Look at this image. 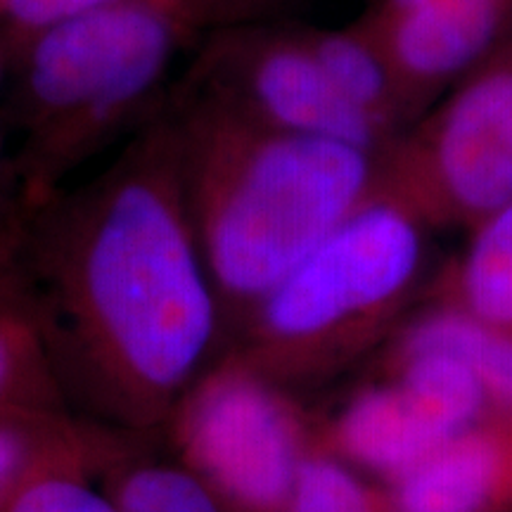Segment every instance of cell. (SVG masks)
Returning <instances> with one entry per match:
<instances>
[{
    "label": "cell",
    "mask_w": 512,
    "mask_h": 512,
    "mask_svg": "<svg viewBox=\"0 0 512 512\" xmlns=\"http://www.w3.org/2000/svg\"><path fill=\"white\" fill-rule=\"evenodd\" d=\"M102 470L88 460L50 467L24 489L10 512H119L98 482Z\"/></svg>",
    "instance_id": "ac0fdd59"
},
{
    "label": "cell",
    "mask_w": 512,
    "mask_h": 512,
    "mask_svg": "<svg viewBox=\"0 0 512 512\" xmlns=\"http://www.w3.org/2000/svg\"><path fill=\"white\" fill-rule=\"evenodd\" d=\"M17 275L69 408L159 437L228 344L166 98L110 166L31 211Z\"/></svg>",
    "instance_id": "6da1fadb"
},
{
    "label": "cell",
    "mask_w": 512,
    "mask_h": 512,
    "mask_svg": "<svg viewBox=\"0 0 512 512\" xmlns=\"http://www.w3.org/2000/svg\"><path fill=\"white\" fill-rule=\"evenodd\" d=\"M190 91L275 131L354 145L380 157L394 138L332 86L299 27L235 24L197 38Z\"/></svg>",
    "instance_id": "52a82bcc"
},
{
    "label": "cell",
    "mask_w": 512,
    "mask_h": 512,
    "mask_svg": "<svg viewBox=\"0 0 512 512\" xmlns=\"http://www.w3.org/2000/svg\"><path fill=\"white\" fill-rule=\"evenodd\" d=\"M34 207L19 183H0V268H15Z\"/></svg>",
    "instance_id": "44dd1931"
},
{
    "label": "cell",
    "mask_w": 512,
    "mask_h": 512,
    "mask_svg": "<svg viewBox=\"0 0 512 512\" xmlns=\"http://www.w3.org/2000/svg\"><path fill=\"white\" fill-rule=\"evenodd\" d=\"M0 183H19L22 185V178H19L15 155H8L3 147V138H0ZM24 188V185H22Z\"/></svg>",
    "instance_id": "7402d4cb"
},
{
    "label": "cell",
    "mask_w": 512,
    "mask_h": 512,
    "mask_svg": "<svg viewBox=\"0 0 512 512\" xmlns=\"http://www.w3.org/2000/svg\"><path fill=\"white\" fill-rule=\"evenodd\" d=\"M143 439L98 475L119 512H233L181 460H162Z\"/></svg>",
    "instance_id": "9a60e30c"
},
{
    "label": "cell",
    "mask_w": 512,
    "mask_h": 512,
    "mask_svg": "<svg viewBox=\"0 0 512 512\" xmlns=\"http://www.w3.org/2000/svg\"><path fill=\"white\" fill-rule=\"evenodd\" d=\"M166 107L230 337L264 294L375 195L380 157L261 126L183 83L169 88Z\"/></svg>",
    "instance_id": "7a4b0ae2"
},
{
    "label": "cell",
    "mask_w": 512,
    "mask_h": 512,
    "mask_svg": "<svg viewBox=\"0 0 512 512\" xmlns=\"http://www.w3.org/2000/svg\"><path fill=\"white\" fill-rule=\"evenodd\" d=\"M430 230L377 188L254 304L226 351L292 394L344 373L425 297Z\"/></svg>",
    "instance_id": "3957f363"
},
{
    "label": "cell",
    "mask_w": 512,
    "mask_h": 512,
    "mask_svg": "<svg viewBox=\"0 0 512 512\" xmlns=\"http://www.w3.org/2000/svg\"><path fill=\"white\" fill-rule=\"evenodd\" d=\"M283 512H392L382 484L313 444Z\"/></svg>",
    "instance_id": "e0dca14e"
},
{
    "label": "cell",
    "mask_w": 512,
    "mask_h": 512,
    "mask_svg": "<svg viewBox=\"0 0 512 512\" xmlns=\"http://www.w3.org/2000/svg\"><path fill=\"white\" fill-rule=\"evenodd\" d=\"M377 188L430 228L477 230L512 202V43L380 155Z\"/></svg>",
    "instance_id": "5b68a950"
},
{
    "label": "cell",
    "mask_w": 512,
    "mask_h": 512,
    "mask_svg": "<svg viewBox=\"0 0 512 512\" xmlns=\"http://www.w3.org/2000/svg\"><path fill=\"white\" fill-rule=\"evenodd\" d=\"M425 297L512 332V202L472 230L463 252L432 275Z\"/></svg>",
    "instance_id": "5bb4252c"
},
{
    "label": "cell",
    "mask_w": 512,
    "mask_h": 512,
    "mask_svg": "<svg viewBox=\"0 0 512 512\" xmlns=\"http://www.w3.org/2000/svg\"><path fill=\"white\" fill-rule=\"evenodd\" d=\"M176 460L233 512H283L316 444V420L230 351L216 358L166 422Z\"/></svg>",
    "instance_id": "8992f818"
},
{
    "label": "cell",
    "mask_w": 512,
    "mask_h": 512,
    "mask_svg": "<svg viewBox=\"0 0 512 512\" xmlns=\"http://www.w3.org/2000/svg\"><path fill=\"white\" fill-rule=\"evenodd\" d=\"M382 489L392 512H512V418L475 422Z\"/></svg>",
    "instance_id": "30bf717a"
},
{
    "label": "cell",
    "mask_w": 512,
    "mask_h": 512,
    "mask_svg": "<svg viewBox=\"0 0 512 512\" xmlns=\"http://www.w3.org/2000/svg\"><path fill=\"white\" fill-rule=\"evenodd\" d=\"M456 434L427 396L387 373L358 384L330 418L316 420L318 444L377 484L406 475Z\"/></svg>",
    "instance_id": "9c48e42d"
},
{
    "label": "cell",
    "mask_w": 512,
    "mask_h": 512,
    "mask_svg": "<svg viewBox=\"0 0 512 512\" xmlns=\"http://www.w3.org/2000/svg\"><path fill=\"white\" fill-rule=\"evenodd\" d=\"M0 60H3V50H0Z\"/></svg>",
    "instance_id": "cb8c5ba5"
},
{
    "label": "cell",
    "mask_w": 512,
    "mask_h": 512,
    "mask_svg": "<svg viewBox=\"0 0 512 512\" xmlns=\"http://www.w3.org/2000/svg\"><path fill=\"white\" fill-rule=\"evenodd\" d=\"M29 408H69L22 287L0 294V418Z\"/></svg>",
    "instance_id": "2e32d148"
},
{
    "label": "cell",
    "mask_w": 512,
    "mask_h": 512,
    "mask_svg": "<svg viewBox=\"0 0 512 512\" xmlns=\"http://www.w3.org/2000/svg\"><path fill=\"white\" fill-rule=\"evenodd\" d=\"M197 38L235 24L273 22L292 0H171Z\"/></svg>",
    "instance_id": "ffe728a7"
},
{
    "label": "cell",
    "mask_w": 512,
    "mask_h": 512,
    "mask_svg": "<svg viewBox=\"0 0 512 512\" xmlns=\"http://www.w3.org/2000/svg\"><path fill=\"white\" fill-rule=\"evenodd\" d=\"M0 5H3V0H0Z\"/></svg>",
    "instance_id": "d4e9b609"
},
{
    "label": "cell",
    "mask_w": 512,
    "mask_h": 512,
    "mask_svg": "<svg viewBox=\"0 0 512 512\" xmlns=\"http://www.w3.org/2000/svg\"><path fill=\"white\" fill-rule=\"evenodd\" d=\"M117 3L121 0H3L0 17L8 24L10 48L15 53L29 38L55 27V24Z\"/></svg>",
    "instance_id": "d6986e66"
},
{
    "label": "cell",
    "mask_w": 512,
    "mask_h": 512,
    "mask_svg": "<svg viewBox=\"0 0 512 512\" xmlns=\"http://www.w3.org/2000/svg\"><path fill=\"white\" fill-rule=\"evenodd\" d=\"M143 439L114 430L72 408H29L0 418V512H10L38 475L62 463L107 467Z\"/></svg>",
    "instance_id": "8fae6325"
},
{
    "label": "cell",
    "mask_w": 512,
    "mask_h": 512,
    "mask_svg": "<svg viewBox=\"0 0 512 512\" xmlns=\"http://www.w3.org/2000/svg\"><path fill=\"white\" fill-rule=\"evenodd\" d=\"M332 86L394 140L418 121L411 98L363 17L347 27H299Z\"/></svg>",
    "instance_id": "4fadbf2b"
},
{
    "label": "cell",
    "mask_w": 512,
    "mask_h": 512,
    "mask_svg": "<svg viewBox=\"0 0 512 512\" xmlns=\"http://www.w3.org/2000/svg\"><path fill=\"white\" fill-rule=\"evenodd\" d=\"M361 17L420 117L512 43V0H373Z\"/></svg>",
    "instance_id": "ba28073f"
},
{
    "label": "cell",
    "mask_w": 512,
    "mask_h": 512,
    "mask_svg": "<svg viewBox=\"0 0 512 512\" xmlns=\"http://www.w3.org/2000/svg\"><path fill=\"white\" fill-rule=\"evenodd\" d=\"M382 347L456 356L482 384L491 415L512 418V332L444 299L422 297Z\"/></svg>",
    "instance_id": "7c38bea8"
},
{
    "label": "cell",
    "mask_w": 512,
    "mask_h": 512,
    "mask_svg": "<svg viewBox=\"0 0 512 512\" xmlns=\"http://www.w3.org/2000/svg\"><path fill=\"white\" fill-rule=\"evenodd\" d=\"M195 38L171 0H121L15 50V164L31 207L159 110L176 55Z\"/></svg>",
    "instance_id": "277c9868"
},
{
    "label": "cell",
    "mask_w": 512,
    "mask_h": 512,
    "mask_svg": "<svg viewBox=\"0 0 512 512\" xmlns=\"http://www.w3.org/2000/svg\"><path fill=\"white\" fill-rule=\"evenodd\" d=\"M15 271L12 268H0V294H8V292H15Z\"/></svg>",
    "instance_id": "603a6c76"
}]
</instances>
